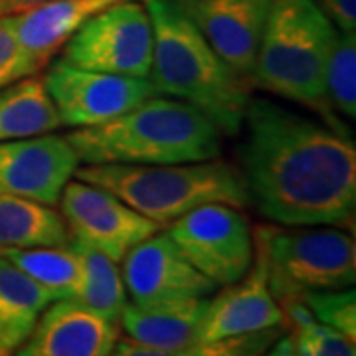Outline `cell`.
Segmentation results:
<instances>
[{
    "mask_svg": "<svg viewBox=\"0 0 356 356\" xmlns=\"http://www.w3.org/2000/svg\"><path fill=\"white\" fill-rule=\"evenodd\" d=\"M240 172L257 210L283 226H343L355 218L356 149L323 121L271 99L245 107Z\"/></svg>",
    "mask_w": 356,
    "mask_h": 356,
    "instance_id": "cell-1",
    "label": "cell"
},
{
    "mask_svg": "<svg viewBox=\"0 0 356 356\" xmlns=\"http://www.w3.org/2000/svg\"><path fill=\"white\" fill-rule=\"evenodd\" d=\"M83 165H178L220 156L222 133L180 99L149 97L127 113L65 135Z\"/></svg>",
    "mask_w": 356,
    "mask_h": 356,
    "instance_id": "cell-2",
    "label": "cell"
},
{
    "mask_svg": "<svg viewBox=\"0 0 356 356\" xmlns=\"http://www.w3.org/2000/svg\"><path fill=\"white\" fill-rule=\"evenodd\" d=\"M145 8L153 26L154 89L200 109L222 135H238L250 103L248 83L210 48L177 0H147Z\"/></svg>",
    "mask_w": 356,
    "mask_h": 356,
    "instance_id": "cell-3",
    "label": "cell"
},
{
    "mask_svg": "<svg viewBox=\"0 0 356 356\" xmlns=\"http://www.w3.org/2000/svg\"><path fill=\"white\" fill-rule=\"evenodd\" d=\"M334 36L337 26L315 0H273L252 81L271 95L315 111L325 125L350 139L325 91Z\"/></svg>",
    "mask_w": 356,
    "mask_h": 356,
    "instance_id": "cell-4",
    "label": "cell"
},
{
    "mask_svg": "<svg viewBox=\"0 0 356 356\" xmlns=\"http://www.w3.org/2000/svg\"><path fill=\"white\" fill-rule=\"evenodd\" d=\"M74 177L111 192L159 226L204 204L245 208L250 202L242 172L220 159L178 165H83Z\"/></svg>",
    "mask_w": 356,
    "mask_h": 356,
    "instance_id": "cell-5",
    "label": "cell"
},
{
    "mask_svg": "<svg viewBox=\"0 0 356 356\" xmlns=\"http://www.w3.org/2000/svg\"><path fill=\"white\" fill-rule=\"evenodd\" d=\"M267 264L269 289L280 305L305 293L346 289L356 280L355 240L341 229L273 226Z\"/></svg>",
    "mask_w": 356,
    "mask_h": 356,
    "instance_id": "cell-6",
    "label": "cell"
},
{
    "mask_svg": "<svg viewBox=\"0 0 356 356\" xmlns=\"http://www.w3.org/2000/svg\"><path fill=\"white\" fill-rule=\"evenodd\" d=\"M64 60L91 72L149 77L153 26L147 8L135 0H119L93 14L67 40Z\"/></svg>",
    "mask_w": 356,
    "mask_h": 356,
    "instance_id": "cell-7",
    "label": "cell"
},
{
    "mask_svg": "<svg viewBox=\"0 0 356 356\" xmlns=\"http://www.w3.org/2000/svg\"><path fill=\"white\" fill-rule=\"evenodd\" d=\"M184 257L218 287L242 280L254 259V232L240 208L204 204L166 224Z\"/></svg>",
    "mask_w": 356,
    "mask_h": 356,
    "instance_id": "cell-8",
    "label": "cell"
},
{
    "mask_svg": "<svg viewBox=\"0 0 356 356\" xmlns=\"http://www.w3.org/2000/svg\"><path fill=\"white\" fill-rule=\"evenodd\" d=\"M42 79L62 125L72 129L103 125L149 97L161 95L149 77L91 72L64 58L54 62Z\"/></svg>",
    "mask_w": 356,
    "mask_h": 356,
    "instance_id": "cell-9",
    "label": "cell"
},
{
    "mask_svg": "<svg viewBox=\"0 0 356 356\" xmlns=\"http://www.w3.org/2000/svg\"><path fill=\"white\" fill-rule=\"evenodd\" d=\"M70 240L93 248L113 261L123 257L161 226L133 210L115 194L83 180H70L60 196Z\"/></svg>",
    "mask_w": 356,
    "mask_h": 356,
    "instance_id": "cell-10",
    "label": "cell"
},
{
    "mask_svg": "<svg viewBox=\"0 0 356 356\" xmlns=\"http://www.w3.org/2000/svg\"><path fill=\"white\" fill-rule=\"evenodd\" d=\"M273 226L254 229V259L242 280L210 297L204 315L200 343L242 337L250 332L283 327L285 315L269 289V238Z\"/></svg>",
    "mask_w": 356,
    "mask_h": 356,
    "instance_id": "cell-11",
    "label": "cell"
},
{
    "mask_svg": "<svg viewBox=\"0 0 356 356\" xmlns=\"http://www.w3.org/2000/svg\"><path fill=\"white\" fill-rule=\"evenodd\" d=\"M123 283L135 305L212 297L218 285L200 273L166 232H154L123 257Z\"/></svg>",
    "mask_w": 356,
    "mask_h": 356,
    "instance_id": "cell-12",
    "label": "cell"
},
{
    "mask_svg": "<svg viewBox=\"0 0 356 356\" xmlns=\"http://www.w3.org/2000/svg\"><path fill=\"white\" fill-rule=\"evenodd\" d=\"M79 166L74 147L62 135L0 140V192L56 206Z\"/></svg>",
    "mask_w": 356,
    "mask_h": 356,
    "instance_id": "cell-13",
    "label": "cell"
},
{
    "mask_svg": "<svg viewBox=\"0 0 356 356\" xmlns=\"http://www.w3.org/2000/svg\"><path fill=\"white\" fill-rule=\"evenodd\" d=\"M177 2L222 62L243 81H250L273 0Z\"/></svg>",
    "mask_w": 356,
    "mask_h": 356,
    "instance_id": "cell-14",
    "label": "cell"
},
{
    "mask_svg": "<svg viewBox=\"0 0 356 356\" xmlns=\"http://www.w3.org/2000/svg\"><path fill=\"white\" fill-rule=\"evenodd\" d=\"M119 325L88 311L74 299H60L44 309L16 356H111Z\"/></svg>",
    "mask_w": 356,
    "mask_h": 356,
    "instance_id": "cell-15",
    "label": "cell"
},
{
    "mask_svg": "<svg viewBox=\"0 0 356 356\" xmlns=\"http://www.w3.org/2000/svg\"><path fill=\"white\" fill-rule=\"evenodd\" d=\"M113 2L119 0H51L26 13L14 14L16 38L36 72L50 64L51 58L93 14Z\"/></svg>",
    "mask_w": 356,
    "mask_h": 356,
    "instance_id": "cell-16",
    "label": "cell"
},
{
    "mask_svg": "<svg viewBox=\"0 0 356 356\" xmlns=\"http://www.w3.org/2000/svg\"><path fill=\"white\" fill-rule=\"evenodd\" d=\"M210 297L161 305L127 303L119 325L129 339L154 348H182L200 343L204 315Z\"/></svg>",
    "mask_w": 356,
    "mask_h": 356,
    "instance_id": "cell-17",
    "label": "cell"
},
{
    "mask_svg": "<svg viewBox=\"0 0 356 356\" xmlns=\"http://www.w3.org/2000/svg\"><path fill=\"white\" fill-rule=\"evenodd\" d=\"M54 303L38 283L0 255V356H13Z\"/></svg>",
    "mask_w": 356,
    "mask_h": 356,
    "instance_id": "cell-18",
    "label": "cell"
},
{
    "mask_svg": "<svg viewBox=\"0 0 356 356\" xmlns=\"http://www.w3.org/2000/svg\"><path fill=\"white\" fill-rule=\"evenodd\" d=\"M60 127L42 77L34 74L0 89V140L40 137Z\"/></svg>",
    "mask_w": 356,
    "mask_h": 356,
    "instance_id": "cell-19",
    "label": "cell"
},
{
    "mask_svg": "<svg viewBox=\"0 0 356 356\" xmlns=\"http://www.w3.org/2000/svg\"><path fill=\"white\" fill-rule=\"evenodd\" d=\"M70 232L51 206L0 192V254L38 245H64Z\"/></svg>",
    "mask_w": 356,
    "mask_h": 356,
    "instance_id": "cell-20",
    "label": "cell"
},
{
    "mask_svg": "<svg viewBox=\"0 0 356 356\" xmlns=\"http://www.w3.org/2000/svg\"><path fill=\"white\" fill-rule=\"evenodd\" d=\"M0 255H4L34 283H38L50 295L51 301L76 299L81 289L83 266L70 242L64 245L4 250Z\"/></svg>",
    "mask_w": 356,
    "mask_h": 356,
    "instance_id": "cell-21",
    "label": "cell"
},
{
    "mask_svg": "<svg viewBox=\"0 0 356 356\" xmlns=\"http://www.w3.org/2000/svg\"><path fill=\"white\" fill-rule=\"evenodd\" d=\"M70 243L83 266L81 289L74 301L95 313L97 317L119 325L121 313L127 305V289L117 261L83 243H77L74 240H70Z\"/></svg>",
    "mask_w": 356,
    "mask_h": 356,
    "instance_id": "cell-22",
    "label": "cell"
},
{
    "mask_svg": "<svg viewBox=\"0 0 356 356\" xmlns=\"http://www.w3.org/2000/svg\"><path fill=\"white\" fill-rule=\"evenodd\" d=\"M281 334L283 327H275L222 341H202L182 348H154L133 339H119L111 356H261Z\"/></svg>",
    "mask_w": 356,
    "mask_h": 356,
    "instance_id": "cell-23",
    "label": "cell"
},
{
    "mask_svg": "<svg viewBox=\"0 0 356 356\" xmlns=\"http://www.w3.org/2000/svg\"><path fill=\"white\" fill-rule=\"evenodd\" d=\"M280 307L285 323L293 327L291 337L297 356H356L355 341L321 325L301 299H293Z\"/></svg>",
    "mask_w": 356,
    "mask_h": 356,
    "instance_id": "cell-24",
    "label": "cell"
},
{
    "mask_svg": "<svg viewBox=\"0 0 356 356\" xmlns=\"http://www.w3.org/2000/svg\"><path fill=\"white\" fill-rule=\"evenodd\" d=\"M327 102L343 117H356V38L355 32L339 30L332 42L327 76Z\"/></svg>",
    "mask_w": 356,
    "mask_h": 356,
    "instance_id": "cell-25",
    "label": "cell"
},
{
    "mask_svg": "<svg viewBox=\"0 0 356 356\" xmlns=\"http://www.w3.org/2000/svg\"><path fill=\"white\" fill-rule=\"evenodd\" d=\"M301 301L321 325L356 339V293L355 289H329L305 293Z\"/></svg>",
    "mask_w": 356,
    "mask_h": 356,
    "instance_id": "cell-26",
    "label": "cell"
},
{
    "mask_svg": "<svg viewBox=\"0 0 356 356\" xmlns=\"http://www.w3.org/2000/svg\"><path fill=\"white\" fill-rule=\"evenodd\" d=\"M38 74L16 38L13 16H0V89Z\"/></svg>",
    "mask_w": 356,
    "mask_h": 356,
    "instance_id": "cell-27",
    "label": "cell"
},
{
    "mask_svg": "<svg viewBox=\"0 0 356 356\" xmlns=\"http://www.w3.org/2000/svg\"><path fill=\"white\" fill-rule=\"evenodd\" d=\"M331 22L343 32H355L356 0H315Z\"/></svg>",
    "mask_w": 356,
    "mask_h": 356,
    "instance_id": "cell-28",
    "label": "cell"
},
{
    "mask_svg": "<svg viewBox=\"0 0 356 356\" xmlns=\"http://www.w3.org/2000/svg\"><path fill=\"white\" fill-rule=\"evenodd\" d=\"M46 2H51V0H0V16H14V14L26 13V10L36 8Z\"/></svg>",
    "mask_w": 356,
    "mask_h": 356,
    "instance_id": "cell-29",
    "label": "cell"
},
{
    "mask_svg": "<svg viewBox=\"0 0 356 356\" xmlns=\"http://www.w3.org/2000/svg\"><path fill=\"white\" fill-rule=\"evenodd\" d=\"M261 356H297L291 334H281L280 339L271 344Z\"/></svg>",
    "mask_w": 356,
    "mask_h": 356,
    "instance_id": "cell-30",
    "label": "cell"
}]
</instances>
